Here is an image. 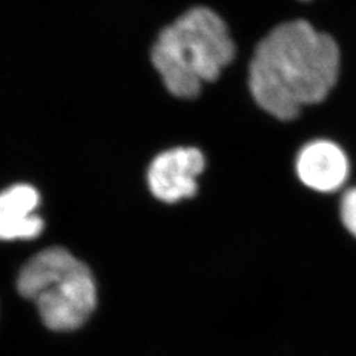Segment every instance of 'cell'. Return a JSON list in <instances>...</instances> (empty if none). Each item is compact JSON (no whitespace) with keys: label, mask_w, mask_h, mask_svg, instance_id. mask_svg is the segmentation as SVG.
Masks as SVG:
<instances>
[{"label":"cell","mask_w":356,"mask_h":356,"mask_svg":"<svg viewBox=\"0 0 356 356\" xmlns=\"http://www.w3.org/2000/svg\"><path fill=\"white\" fill-rule=\"evenodd\" d=\"M38 204V191L26 184L0 193V241L38 236L44 229L42 219L35 214Z\"/></svg>","instance_id":"8992f818"},{"label":"cell","mask_w":356,"mask_h":356,"mask_svg":"<svg viewBox=\"0 0 356 356\" xmlns=\"http://www.w3.org/2000/svg\"><path fill=\"white\" fill-rule=\"evenodd\" d=\"M341 218L346 229L356 238V188L344 193L341 202Z\"/></svg>","instance_id":"52a82bcc"},{"label":"cell","mask_w":356,"mask_h":356,"mask_svg":"<svg viewBox=\"0 0 356 356\" xmlns=\"http://www.w3.org/2000/svg\"><path fill=\"white\" fill-rule=\"evenodd\" d=\"M334 38L305 20L286 22L263 38L250 65V90L268 114L292 120L301 108L322 102L339 76Z\"/></svg>","instance_id":"6da1fadb"},{"label":"cell","mask_w":356,"mask_h":356,"mask_svg":"<svg viewBox=\"0 0 356 356\" xmlns=\"http://www.w3.org/2000/svg\"><path fill=\"white\" fill-rule=\"evenodd\" d=\"M225 22L206 7H195L164 28L152 49V63L166 90L178 98H195L235 57Z\"/></svg>","instance_id":"7a4b0ae2"},{"label":"cell","mask_w":356,"mask_h":356,"mask_svg":"<svg viewBox=\"0 0 356 356\" xmlns=\"http://www.w3.org/2000/svg\"><path fill=\"white\" fill-rule=\"evenodd\" d=\"M296 172L307 188L331 193L343 186L350 173V163L338 144L319 139L310 141L300 151Z\"/></svg>","instance_id":"5b68a950"},{"label":"cell","mask_w":356,"mask_h":356,"mask_svg":"<svg viewBox=\"0 0 356 356\" xmlns=\"http://www.w3.org/2000/svg\"><path fill=\"white\" fill-rule=\"evenodd\" d=\"M17 291L38 305L44 325L54 331L81 327L97 306L91 270L61 247L33 256L19 275Z\"/></svg>","instance_id":"3957f363"},{"label":"cell","mask_w":356,"mask_h":356,"mask_svg":"<svg viewBox=\"0 0 356 356\" xmlns=\"http://www.w3.org/2000/svg\"><path fill=\"white\" fill-rule=\"evenodd\" d=\"M302 1H307V0H302Z\"/></svg>","instance_id":"ba28073f"},{"label":"cell","mask_w":356,"mask_h":356,"mask_svg":"<svg viewBox=\"0 0 356 356\" xmlns=\"http://www.w3.org/2000/svg\"><path fill=\"white\" fill-rule=\"evenodd\" d=\"M204 157L197 148H173L160 153L148 168V186L166 204L191 198L197 193V177L204 172Z\"/></svg>","instance_id":"277c9868"}]
</instances>
